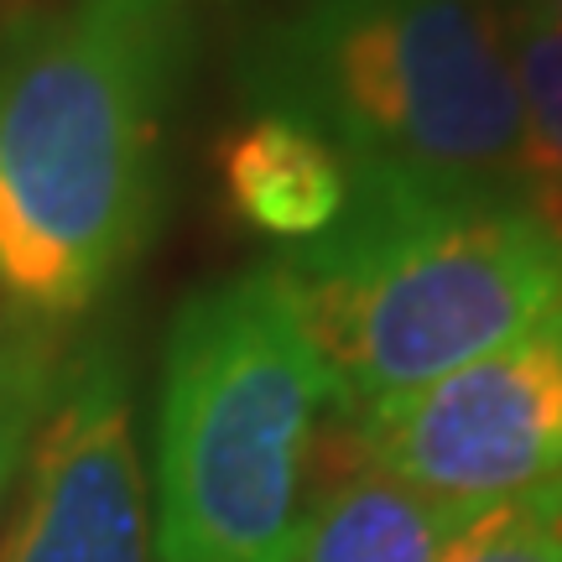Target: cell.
I'll return each instance as SVG.
<instances>
[{
  "label": "cell",
  "instance_id": "obj_1",
  "mask_svg": "<svg viewBox=\"0 0 562 562\" xmlns=\"http://www.w3.org/2000/svg\"><path fill=\"white\" fill-rule=\"evenodd\" d=\"M188 0H47L0 16V292L83 318L157 229Z\"/></svg>",
  "mask_w": 562,
  "mask_h": 562
},
{
  "label": "cell",
  "instance_id": "obj_10",
  "mask_svg": "<svg viewBox=\"0 0 562 562\" xmlns=\"http://www.w3.org/2000/svg\"><path fill=\"white\" fill-rule=\"evenodd\" d=\"M63 344L42 323H11L0 334V505L16 490L26 448L47 412V391L58 375Z\"/></svg>",
  "mask_w": 562,
  "mask_h": 562
},
{
  "label": "cell",
  "instance_id": "obj_5",
  "mask_svg": "<svg viewBox=\"0 0 562 562\" xmlns=\"http://www.w3.org/2000/svg\"><path fill=\"white\" fill-rule=\"evenodd\" d=\"M344 442L391 480L469 510L562 490V313L406 402L344 422Z\"/></svg>",
  "mask_w": 562,
  "mask_h": 562
},
{
  "label": "cell",
  "instance_id": "obj_4",
  "mask_svg": "<svg viewBox=\"0 0 562 562\" xmlns=\"http://www.w3.org/2000/svg\"><path fill=\"white\" fill-rule=\"evenodd\" d=\"M323 412L328 375L277 266L193 292L161 364L157 558H292Z\"/></svg>",
  "mask_w": 562,
  "mask_h": 562
},
{
  "label": "cell",
  "instance_id": "obj_9",
  "mask_svg": "<svg viewBox=\"0 0 562 562\" xmlns=\"http://www.w3.org/2000/svg\"><path fill=\"white\" fill-rule=\"evenodd\" d=\"M505 53L521 89L526 199L562 235V26L531 0H516L505 21Z\"/></svg>",
  "mask_w": 562,
  "mask_h": 562
},
{
  "label": "cell",
  "instance_id": "obj_7",
  "mask_svg": "<svg viewBox=\"0 0 562 562\" xmlns=\"http://www.w3.org/2000/svg\"><path fill=\"white\" fill-rule=\"evenodd\" d=\"M220 188L229 214L266 240L307 245L328 235L349 209V161L297 121L250 115L220 146Z\"/></svg>",
  "mask_w": 562,
  "mask_h": 562
},
{
  "label": "cell",
  "instance_id": "obj_12",
  "mask_svg": "<svg viewBox=\"0 0 562 562\" xmlns=\"http://www.w3.org/2000/svg\"><path fill=\"white\" fill-rule=\"evenodd\" d=\"M531 5H537V11H547V16L562 26V0H531Z\"/></svg>",
  "mask_w": 562,
  "mask_h": 562
},
{
  "label": "cell",
  "instance_id": "obj_8",
  "mask_svg": "<svg viewBox=\"0 0 562 562\" xmlns=\"http://www.w3.org/2000/svg\"><path fill=\"white\" fill-rule=\"evenodd\" d=\"M474 516L480 510L432 501L375 463L355 459L307 495L297 547L286 562H442Z\"/></svg>",
  "mask_w": 562,
  "mask_h": 562
},
{
  "label": "cell",
  "instance_id": "obj_6",
  "mask_svg": "<svg viewBox=\"0 0 562 562\" xmlns=\"http://www.w3.org/2000/svg\"><path fill=\"white\" fill-rule=\"evenodd\" d=\"M0 562H151L131 364L115 334H89L63 349L16 474Z\"/></svg>",
  "mask_w": 562,
  "mask_h": 562
},
{
  "label": "cell",
  "instance_id": "obj_3",
  "mask_svg": "<svg viewBox=\"0 0 562 562\" xmlns=\"http://www.w3.org/2000/svg\"><path fill=\"white\" fill-rule=\"evenodd\" d=\"M256 115L318 131L349 178L521 193V89L490 0H281L240 53Z\"/></svg>",
  "mask_w": 562,
  "mask_h": 562
},
{
  "label": "cell",
  "instance_id": "obj_11",
  "mask_svg": "<svg viewBox=\"0 0 562 562\" xmlns=\"http://www.w3.org/2000/svg\"><path fill=\"white\" fill-rule=\"evenodd\" d=\"M442 562H562V490L480 510Z\"/></svg>",
  "mask_w": 562,
  "mask_h": 562
},
{
  "label": "cell",
  "instance_id": "obj_2",
  "mask_svg": "<svg viewBox=\"0 0 562 562\" xmlns=\"http://www.w3.org/2000/svg\"><path fill=\"white\" fill-rule=\"evenodd\" d=\"M271 266L339 422L406 402L562 313V235L521 193L355 178L344 220Z\"/></svg>",
  "mask_w": 562,
  "mask_h": 562
}]
</instances>
